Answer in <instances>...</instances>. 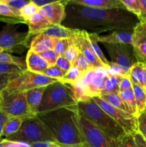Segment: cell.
<instances>
[{
  "label": "cell",
  "instance_id": "obj_1",
  "mask_svg": "<svg viewBox=\"0 0 146 147\" xmlns=\"http://www.w3.org/2000/svg\"><path fill=\"white\" fill-rule=\"evenodd\" d=\"M64 27L99 34L110 30H134L137 17L126 9H97L72 4L66 7Z\"/></svg>",
  "mask_w": 146,
  "mask_h": 147
},
{
  "label": "cell",
  "instance_id": "obj_2",
  "mask_svg": "<svg viewBox=\"0 0 146 147\" xmlns=\"http://www.w3.org/2000/svg\"><path fill=\"white\" fill-rule=\"evenodd\" d=\"M62 147H84L78 125L77 104L37 114Z\"/></svg>",
  "mask_w": 146,
  "mask_h": 147
},
{
  "label": "cell",
  "instance_id": "obj_3",
  "mask_svg": "<svg viewBox=\"0 0 146 147\" xmlns=\"http://www.w3.org/2000/svg\"><path fill=\"white\" fill-rule=\"evenodd\" d=\"M78 113L109 138L119 142L126 134L120 124L97 105L92 98L77 103Z\"/></svg>",
  "mask_w": 146,
  "mask_h": 147
},
{
  "label": "cell",
  "instance_id": "obj_4",
  "mask_svg": "<svg viewBox=\"0 0 146 147\" xmlns=\"http://www.w3.org/2000/svg\"><path fill=\"white\" fill-rule=\"evenodd\" d=\"M76 104L70 86L60 81L54 82L46 86L38 114Z\"/></svg>",
  "mask_w": 146,
  "mask_h": 147
},
{
  "label": "cell",
  "instance_id": "obj_5",
  "mask_svg": "<svg viewBox=\"0 0 146 147\" xmlns=\"http://www.w3.org/2000/svg\"><path fill=\"white\" fill-rule=\"evenodd\" d=\"M12 142L27 144L39 142H55V139L37 116H29L24 119L19 130L14 134L4 138Z\"/></svg>",
  "mask_w": 146,
  "mask_h": 147
},
{
  "label": "cell",
  "instance_id": "obj_6",
  "mask_svg": "<svg viewBox=\"0 0 146 147\" xmlns=\"http://www.w3.org/2000/svg\"><path fill=\"white\" fill-rule=\"evenodd\" d=\"M110 57L112 67L109 71L123 77H130L132 66L137 63L133 46L126 44L102 43Z\"/></svg>",
  "mask_w": 146,
  "mask_h": 147
},
{
  "label": "cell",
  "instance_id": "obj_7",
  "mask_svg": "<svg viewBox=\"0 0 146 147\" xmlns=\"http://www.w3.org/2000/svg\"><path fill=\"white\" fill-rule=\"evenodd\" d=\"M78 125L84 147L117 146L118 142L109 138L79 113Z\"/></svg>",
  "mask_w": 146,
  "mask_h": 147
},
{
  "label": "cell",
  "instance_id": "obj_8",
  "mask_svg": "<svg viewBox=\"0 0 146 147\" xmlns=\"http://www.w3.org/2000/svg\"><path fill=\"white\" fill-rule=\"evenodd\" d=\"M59 80L26 70L20 74L13 76L5 89L11 92H27L31 89L47 86Z\"/></svg>",
  "mask_w": 146,
  "mask_h": 147
},
{
  "label": "cell",
  "instance_id": "obj_9",
  "mask_svg": "<svg viewBox=\"0 0 146 147\" xmlns=\"http://www.w3.org/2000/svg\"><path fill=\"white\" fill-rule=\"evenodd\" d=\"M31 37L27 32H20L13 24H7L0 31V48L4 52L21 54L27 49Z\"/></svg>",
  "mask_w": 146,
  "mask_h": 147
},
{
  "label": "cell",
  "instance_id": "obj_10",
  "mask_svg": "<svg viewBox=\"0 0 146 147\" xmlns=\"http://www.w3.org/2000/svg\"><path fill=\"white\" fill-rule=\"evenodd\" d=\"M27 92H11L4 89L0 96V109L9 118L29 116Z\"/></svg>",
  "mask_w": 146,
  "mask_h": 147
},
{
  "label": "cell",
  "instance_id": "obj_11",
  "mask_svg": "<svg viewBox=\"0 0 146 147\" xmlns=\"http://www.w3.org/2000/svg\"><path fill=\"white\" fill-rule=\"evenodd\" d=\"M107 73L104 67H92L82 74L80 80L89 98L101 95Z\"/></svg>",
  "mask_w": 146,
  "mask_h": 147
},
{
  "label": "cell",
  "instance_id": "obj_12",
  "mask_svg": "<svg viewBox=\"0 0 146 147\" xmlns=\"http://www.w3.org/2000/svg\"><path fill=\"white\" fill-rule=\"evenodd\" d=\"M92 98L103 111H104L112 119H114L118 124L121 126L126 134L134 135L136 132L138 131L137 118L135 116L127 112L113 107L98 96L94 97Z\"/></svg>",
  "mask_w": 146,
  "mask_h": 147
},
{
  "label": "cell",
  "instance_id": "obj_13",
  "mask_svg": "<svg viewBox=\"0 0 146 147\" xmlns=\"http://www.w3.org/2000/svg\"><path fill=\"white\" fill-rule=\"evenodd\" d=\"M69 1H54V2L41 7L39 12L52 25L62 24L66 17V7Z\"/></svg>",
  "mask_w": 146,
  "mask_h": 147
},
{
  "label": "cell",
  "instance_id": "obj_14",
  "mask_svg": "<svg viewBox=\"0 0 146 147\" xmlns=\"http://www.w3.org/2000/svg\"><path fill=\"white\" fill-rule=\"evenodd\" d=\"M132 46L137 62L146 65V23L139 22L135 27Z\"/></svg>",
  "mask_w": 146,
  "mask_h": 147
},
{
  "label": "cell",
  "instance_id": "obj_15",
  "mask_svg": "<svg viewBox=\"0 0 146 147\" xmlns=\"http://www.w3.org/2000/svg\"><path fill=\"white\" fill-rule=\"evenodd\" d=\"M74 38L80 47V52L89 60L93 67H104L105 68L104 65L97 58L93 51L87 32L77 30L74 34Z\"/></svg>",
  "mask_w": 146,
  "mask_h": 147
},
{
  "label": "cell",
  "instance_id": "obj_16",
  "mask_svg": "<svg viewBox=\"0 0 146 147\" xmlns=\"http://www.w3.org/2000/svg\"><path fill=\"white\" fill-rule=\"evenodd\" d=\"M134 30H115L107 35L100 36L95 34L97 42L110 43V44H126L132 45Z\"/></svg>",
  "mask_w": 146,
  "mask_h": 147
},
{
  "label": "cell",
  "instance_id": "obj_17",
  "mask_svg": "<svg viewBox=\"0 0 146 147\" xmlns=\"http://www.w3.org/2000/svg\"><path fill=\"white\" fill-rule=\"evenodd\" d=\"M70 3L97 9H125L121 0H70Z\"/></svg>",
  "mask_w": 146,
  "mask_h": 147
},
{
  "label": "cell",
  "instance_id": "obj_18",
  "mask_svg": "<svg viewBox=\"0 0 146 147\" xmlns=\"http://www.w3.org/2000/svg\"><path fill=\"white\" fill-rule=\"evenodd\" d=\"M27 24L29 27L28 34L30 37L41 34L44 30L52 25L46 17L39 12V11L33 14L29 20H27Z\"/></svg>",
  "mask_w": 146,
  "mask_h": 147
},
{
  "label": "cell",
  "instance_id": "obj_19",
  "mask_svg": "<svg viewBox=\"0 0 146 147\" xmlns=\"http://www.w3.org/2000/svg\"><path fill=\"white\" fill-rule=\"evenodd\" d=\"M45 89L46 86H42L27 91L26 100L29 113L31 116H37L38 114V109L41 104L43 93Z\"/></svg>",
  "mask_w": 146,
  "mask_h": 147
},
{
  "label": "cell",
  "instance_id": "obj_20",
  "mask_svg": "<svg viewBox=\"0 0 146 147\" xmlns=\"http://www.w3.org/2000/svg\"><path fill=\"white\" fill-rule=\"evenodd\" d=\"M57 40L58 39L49 37L42 34H39L32 37V40L30 42L29 50L37 54L47 50H53Z\"/></svg>",
  "mask_w": 146,
  "mask_h": 147
},
{
  "label": "cell",
  "instance_id": "obj_21",
  "mask_svg": "<svg viewBox=\"0 0 146 147\" xmlns=\"http://www.w3.org/2000/svg\"><path fill=\"white\" fill-rule=\"evenodd\" d=\"M25 62L27 70L39 74H42V73L48 68L50 66L40 55L30 50L27 51Z\"/></svg>",
  "mask_w": 146,
  "mask_h": 147
},
{
  "label": "cell",
  "instance_id": "obj_22",
  "mask_svg": "<svg viewBox=\"0 0 146 147\" xmlns=\"http://www.w3.org/2000/svg\"><path fill=\"white\" fill-rule=\"evenodd\" d=\"M0 22L7 24H26L27 22L21 17L18 10L14 9L0 1Z\"/></svg>",
  "mask_w": 146,
  "mask_h": 147
},
{
  "label": "cell",
  "instance_id": "obj_23",
  "mask_svg": "<svg viewBox=\"0 0 146 147\" xmlns=\"http://www.w3.org/2000/svg\"><path fill=\"white\" fill-rule=\"evenodd\" d=\"M77 30H72L64 27L62 24L59 25H52L41 34L49 37H52L56 39H68L71 38L76 33Z\"/></svg>",
  "mask_w": 146,
  "mask_h": 147
},
{
  "label": "cell",
  "instance_id": "obj_24",
  "mask_svg": "<svg viewBox=\"0 0 146 147\" xmlns=\"http://www.w3.org/2000/svg\"><path fill=\"white\" fill-rule=\"evenodd\" d=\"M107 76L104 82V87L102 90L101 95L109 94L113 93H120L119 85L123 76L113 73L107 70ZM100 95V96H101Z\"/></svg>",
  "mask_w": 146,
  "mask_h": 147
},
{
  "label": "cell",
  "instance_id": "obj_25",
  "mask_svg": "<svg viewBox=\"0 0 146 147\" xmlns=\"http://www.w3.org/2000/svg\"><path fill=\"white\" fill-rule=\"evenodd\" d=\"M27 116H18V117L9 118L8 121L6 123L2 131V136L5 138L9 137L14 134L19 130L24 119Z\"/></svg>",
  "mask_w": 146,
  "mask_h": 147
},
{
  "label": "cell",
  "instance_id": "obj_26",
  "mask_svg": "<svg viewBox=\"0 0 146 147\" xmlns=\"http://www.w3.org/2000/svg\"><path fill=\"white\" fill-rule=\"evenodd\" d=\"M100 98L102 99L104 101L110 104L113 107L118 109L120 110L123 111L125 112L130 113L128 108L127 107L125 103L123 100L122 98L120 97L119 93H109V94L105 95H101V96H98Z\"/></svg>",
  "mask_w": 146,
  "mask_h": 147
},
{
  "label": "cell",
  "instance_id": "obj_27",
  "mask_svg": "<svg viewBox=\"0 0 146 147\" xmlns=\"http://www.w3.org/2000/svg\"><path fill=\"white\" fill-rule=\"evenodd\" d=\"M133 90L139 116L146 110V91L142 86L136 84H133Z\"/></svg>",
  "mask_w": 146,
  "mask_h": 147
},
{
  "label": "cell",
  "instance_id": "obj_28",
  "mask_svg": "<svg viewBox=\"0 0 146 147\" xmlns=\"http://www.w3.org/2000/svg\"><path fill=\"white\" fill-rule=\"evenodd\" d=\"M119 94H120V97L122 98L124 103L126 104L127 107L128 108L130 114H132L133 116L137 118L138 113H137V104H136L135 98L133 89L120 92Z\"/></svg>",
  "mask_w": 146,
  "mask_h": 147
},
{
  "label": "cell",
  "instance_id": "obj_29",
  "mask_svg": "<svg viewBox=\"0 0 146 147\" xmlns=\"http://www.w3.org/2000/svg\"><path fill=\"white\" fill-rule=\"evenodd\" d=\"M88 37L90 39V44H91L92 47V50L94 51V54L96 55V56L97 57V58L102 62L104 66L105 67L106 69H110L112 67V64L110 63V61L107 60V59L106 58L105 56H104V53H102V51L101 50V49L100 48V47L98 46V42L96 41L95 39V34L94 33H89L88 32Z\"/></svg>",
  "mask_w": 146,
  "mask_h": 147
},
{
  "label": "cell",
  "instance_id": "obj_30",
  "mask_svg": "<svg viewBox=\"0 0 146 147\" xmlns=\"http://www.w3.org/2000/svg\"><path fill=\"white\" fill-rule=\"evenodd\" d=\"M0 63L13 65L18 66L24 70H27L26 62L24 60H22L21 57H16L5 52L0 53Z\"/></svg>",
  "mask_w": 146,
  "mask_h": 147
},
{
  "label": "cell",
  "instance_id": "obj_31",
  "mask_svg": "<svg viewBox=\"0 0 146 147\" xmlns=\"http://www.w3.org/2000/svg\"><path fill=\"white\" fill-rule=\"evenodd\" d=\"M80 53V47H79L78 45H77V42H76L75 38H74V35L72 37L70 38V45L66 50L65 53L64 55V57L67 59V60L73 64L77 57H78L79 54Z\"/></svg>",
  "mask_w": 146,
  "mask_h": 147
},
{
  "label": "cell",
  "instance_id": "obj_32",
  "mask_svg": "<svg viewBox=\"0 0 146 147\" xmlns=\"http://www.w3.org/2000/svg\"><path fill=\"white\" fill-rule=\"evenodd\" d=\"M146 65L143 63H135L130 70V79L131 80L132 84H136L140 86L141 83V77L143 70Z\"/></svg>",
  "mask_w": 146,
  "mask_h": 147
},
{
  "label": "cell",
  "instance_id": "obj_33",
  "mask_svg": "<svg viewBox=\"0 0 146 147\" xmlns=\"http://www.w3.org/2000/svg\"><path fill=\"white\" fill-rule=\"evenodd\" d=\"M82 73H83L80 69L72 65L71 68L67 72L64 78L60 80V82L67 85L72 84V83H75L80 78V77L82 76Z\"/></svg>",
  "mask_w": 146,
  "mask_h": 147
},
{
  "label": "cell",
  "instance_id": "obj_34",
  "mask_svg": "<svg viewBox=\"0 0 146 147\" xmlns=\"http://www.w3.org/2000/svg\"><path fill=\"white\" fill-rule=\"evenodd\" d=\"M66 73H67V71L62 70L58 66L54 65L52 66H49L48 68L46 69L44 72L42 73V75H44V76L50 78L57 79L59 81H60L64 78Z\"/></svg>",
  "mask_w": 146,
  "mask_h": 147
},
{
  "label": "cell",
  "instance_id": "obj_35",
  "mask_svg": "<svg viewBox=\"0 0 146 147\" xmlns=\"http://www.w3.org/2000/svg\"><path fill=\"white\" fill-rule=\"evenodd\" d=\"M24 71V70L18 66L0 63V76H2V75L16 76V75L20 74Z\"/></svg>",
  "mask_w": 146,
  "mask_h": 147
},
{
  "label": "cell",
  "instance_id": "obj_36",
  "mask_svg": "<svg viewBox=\"0 0 146 147\" xmlns=\"http://www.w3.org/2000/svg\"><path fill=\"white\" fill-rule=\"evenodd\" d=\"M72 65L80 69L82 73H84V72L87 71V70L93 67L92 65L90 64V62H89V60L84 57V55L81 52L79 54L78 57H77L75 61L73 63Z\"/></svg>",
  "mask_w": 146,
  "mask_h": 147
},
{
  "label": "cell",
  "instance_id": "obj_37",
  "mask_svg": "<svg viewBox=\"0 0 146 147\" xmlns=\"http://www.w3.org/2000/svg\"><path fill=\"white\" fill-rule=\"evenodd\" d=\"M39 9H40V8L37 7L34 4H33L31 0H30L29 3L27 4L25 7H23L19 11L20 15L26 22H27V20H29L30 17L33 14H35L36 12H37Z\"/></svg>",
  "mask_w": 146,
  "mask_h": 147
},
{
  "label": "cell",
  "instance_id": "obj_38",
  "mask_svg": "<svg viewBox=\"0 0 146 147\" xmlns=\"http://www.w3.org/2000/svg\"><path fill=\"white\" fill-rule=\"evenodd\" d=\"M121 1L127 11L138 17L140 12L139 0H121Z\"/></svg>",
  "mask_w": 146,
  "mask_h": 147
},
{
  "label": "cell",
  "instance_id": "obj_39",
  "mask_svg": "<svg viewBox=\"0 0 146 147\" xmlns=\"http://www.w3.org/2000/svg\"><path fill=\"white\" fill-rule=\"evenodd\" d=\"M70 45V38L58 39L54 45V50L59 56H64L66 50H67Z\"/></svg>",
  "mask_w": 146,
  "mask_h": 147
},
{
  "label": "cell",
  "instance_id": "obj_40",
  "mask_svg": "<svg viewBox=\"0 0 146 147\" xmlns=\"http://www.w3.org/2000/svg\"><path fill=\"white\" fill-rule=\"evenodd\" d=\"M40 56H41L42 58L44 59L46 62L49 64L50 66L54 65L57 61V58L59 57V55L54 51V50H47V51L43 52V53H40Z\"/></svg>",
  "mask_w": 146,
  "mask_h": 147
},
{
  "label": "cell",
  "instance_id": "obj_41",
  "mask_svg": "<svg viewBox=\"0 0 146 147\" xmlns=\"http://www.w3.org/2000/svg\"><path fill=\"white\" fill-rule=\"evenodd\" d=\"M0 1L14 9L20 11L23 7L29 3L30 0H0Z\"/></svg>",
  "mask_w": 146,
  "mask_h": 147
},
{
  "label": "cell",
  "instance_id": "obj_42",
  "mask_svg": "<svg viewBox=\"0 0 146 147\" xmlns=\"http://www.w3.org/2000/svg\"><path fill=\"white\" fill-rule=\"evenodd\" d=\"M137 131L146 139V110L137 118Z\"/></svg>",
  "mask_w": 146,
  "mask_h": 147
},
{
  "label": "cell",
  "instance_id": "obj_43",
  "mask_svg": "<svg viewBox=\"0 0 146 147\" xmlns=\"http://www.w3.org/2000/svg\"><path fill=\"white\" fill-rule=\"evenodd\" d=\"M117 147H137L135 141L134 136L132 134H126L118 142Z\"/></svg>",
  "mask_w": 146,
  "mask_h": 147
},
{
  "label": "cell",
  "instance_id": "obj_44",
  "mask_svg": "<svg viewBox=\"0 0 146 147\" xmlns=\"http://www.w3.org/2000/svg\"><path fill=\"white\" fill-rule=\"evenodd\" d=\"M55 65L58 66L59 67L62 68V70H65V71H68L71 67L72 66V63H70L69 60H67L64 56H59L57 58V61H56Z\"/></svg>",
  "mask_w": 146,
  "mask_h": 147
},
{
  "label": "cell",
  "instance_id": "obj_45",
  "mask_svg": "<svg viewBox=\"0 0 146 147\" xmlns=\"http://www.w3.org/2000/svg\"><path fill=\"white\" fill-rule=\"evenodd\" d=\"M120 92L133 89V84L131 83L130 77H123L119 85Z\"/></svg>",
  "mask_w": 146,
  "mask_h": 147
},
{
  "label": "cell",
  "instance_id": "obj_46",
  "mask_svg": "<svg viewBox=\"0 0 146 147\" xmlns=\"http://www.w3.org/2000/svg\"><path fill=\"white\" fill-rule=\"evenodd\" d=\"M2 144L4 147H31L29 144L21 142H12L3 139Z\"/></svg>",
  "mask_w": 146,
  "mask_h": 147
},
{
  "label": "cell",
  "instance_id": "obj_47",
  "mask_svg": "<svg viewBox=\"0 0 146 147\" xmlns=\"http://www.w3.org/2000/svg\"><path fill=\"white\" fill-rule=\"evenodd\" d=\"M140 12L137 19L139 22L146 23V0H139Z\"/></svg>",
  "mask_w": 146,
  "mask_h": 147
},
{
  "label": "cell",
  "instance_id": "obj_48",
  "mask_svg": "<svg viewBox=\"0 0 146 147\" xmlns=\"http://www.w3.org/2000/svg\"><path fill=\"white\" fill-rule=\"evenodd\" d=\"M12 75H2L0 76V96L3 90L7 88L10 79L12 77Z\"/></svg>",
  "mask_w": 146,
  "mask_h": 147
},
{
  "label": "cell",
  "instance_id": "obj_49",
  "mask_svg": "<svg viewBox=\"0 0 146 147\" xmlns=\"http://www.w3.org/2000/svg\"><path fill=\"white\" fill-rule=\"evenodd\" d=\"M133 136L137 147H146V139L138 131L136 132Z\"/></svg>",
  "mask_w": 146,
  "mask_h": 147
},
{
  "label": "cell",
  "instance_id": "obj_50",
  "mask_svg": "<svg viewBox=\"0 0 146 147\" xmlns=\"http://www.w3.org/2000/svg\"><path fill=\"white\" fill-rule=\"evenodd\" d=\"M9 119V117L0 109V137H2L3 129Z\"/></svg>",
  "mask_w": 146,
  "mask_h": 147
},
{
  "label": "cell",
  "instance_id": "obj_51",
  "mask_svg": "<svg viewBox=\"0 0 146 147\" xmlns=\"http://www.w3.org/2000/svg\"><path fill=\"white\" fill-rule=\"evenodd\" d=\"M31 1L33 4H35L39 8H41V7H44V6L47 5L49 4H51V3L54 1H51V0H31Z\"/></svg>",
  "mask_w": 146,
  "mask_h": 147
},
{
  "label": "cell",
  "instance_id": "obj_52",
  "mask_svg": "<svg viewBox=\"0 0 146 147\" xmlns=\"http://www.w3.org/2000/svg\"><path fill=\"white\" fill-rule=\"evenodd\" d=\"M53 143H54V142H34V143L29 144V145L31 147H49L50 146H51Z\"/></svg>",
  "mask_w": 146,
  "mask_h": 147
},
{
  "label": "cell",
  "instance_id": "obj_53",
  "mask_svg": "<svg viewBox=\"0 0 146 147\" xmlns=\"http://www.w3.org/2000/svg\"><path fill=\"white\" fill-rule=\"evenodd\" d=\"M140 86H142L146 91V65L145 66L144 69L143 70V73H142Z\"/></svg>",
  "mask_w": 146,
  "mask_h": 147
},
{
  "label": "cell",
  "instance_id": "obj_54",
  "mask_svg": "<svg viewBox=\"0 0 146 147\" xmlns=\"http://www.w3.org/2000/svg\"><path fill=\"white\" fill-rule=\"evenodd\" d=\"M49 147H62V146H60V145L57 144H56V143H53L51 145V146H50Z\"/></svg>",
  "mask_w": 146,
  "mask_h": 147
},
{
  "label": "cell",
  "instance_id": "obj_55",
  "mask_svg": "<svg viewBox=\"0 0 146 147\" xmlns=\"http://www.w3.org/2000/svg\"><path fill=\"white\" fill-rule=\"evenodd\" d=\"M2 140H3L2 138L0 137V147H4V146H3V144H2Z\"/></svg>",
  "mask_w": 146,
  "mask_h": 147
},
{
  "label": "cell",
  "instance_id": "obj_56",
  "mask_svg": "<svg viewBox=\"0 0 146 147\" xmlns=\"http://www.w3.org/2000/svg\"><path fill=\"white\" fill-rule=\"evenodd\" d=\"M1 52H4L3 51V50L1 48H0V53H1Z\"/></svg>",
  "mask_w": 146,
  "mask_h": 147
}]
</instances>
